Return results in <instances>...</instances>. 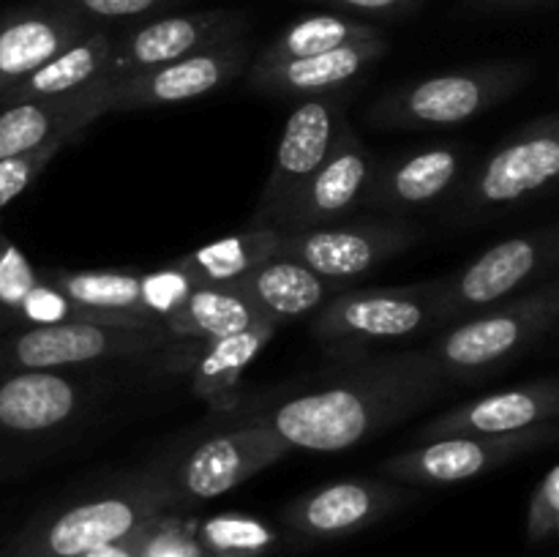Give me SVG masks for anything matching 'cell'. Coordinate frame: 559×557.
I'll return each mask as SVG.
<instances>
[{
  "label": "cell",
  "instance_id": "17",
  "mask_svg": "<svg viewBox=\"0 0 559 557\" xmlns=\"http://www.w3.org/2000/svg\"><path fill=\"white\" fill-rule=\"evenodd\" d=\"M473 167V147L464 142H435L380 158L369 180L360 213L404 216L440 205Z\"/></svg>",
  "mask_w": 559,
  "mask_h": 557
},
{
  "label": "cell",
  "instance_id": "3",
  "mask_svg": "<svg viewBox=\"0 0 559 557\" xmlns=\"http://www.w3.org/2000/svg\"><path fill=\"white\" fill-rule=\"evenodd\" d=\"M559 320V278L442 328L429 355L448 382H469L508 369L540 347Z\"/></svg>",
  "mask_w": 559,
  "mask_h": 557
},
{
  "label": "cell",
  "instance_id": "14",
  "mask_svg": "<svg viewBox=\"0 0 559 557\" xmlns=\"http://www.w3.org/2000/svg\"><path fill=\"white\" fill-rule=\"evenodd\" d=\"M251 58L249 38L218 44L202 52L186 55L173 63L126 74L107 82V112H131V109H156L169 104L194 102L222 91L229 82L246 74Z\"/></svg>",
  "mask_w": 559,
  "mask_h": 557
},
{
  "label": "cell",
  "instance_id": "33",
  "mask_svg": "<svg viewBox=\"0 0 559 557\" xmlns=\"http://www.w3.org/2000/svg\"><path fill=\"white\" fill-rule=\"evenodd\" d=\"M71 142H74V137H55L47 145L36 147V151L0 158V213H3L5 205H11L22 191L31 189V186L41 178L44 169L49 167V162H52L66 145H71Z\"/></svg>",
  "mask_w": 559,
  "mask_h": 557
},
{
  "label": "cell",
  "instance_id": "15",
  "mask_svg": "<svg viewBox=\"0 0 559 557\" xmlns=\"http://www.w3.org/2000/svg\"><path fill=\"white\" fill-rule=\"evenodd\" d=\"M418 497L388 478H344L304 491L282 511V528L306 541H336L369 530Z\"/></svg>",
  "mask_w": 559,
  "mask_h": 557
},
{
  "label": "cell",
  "instance_id": "16",
  "mask_svg": "<svg viewBox=\"0 0 559 557\" xmlns=\"http://www.w3.org/2000/svg\"><path fill=\"white\" fill-rule=\"evenodd\" d=\"M289 451L293 448L276 431H271L260 420L246 418L235 429L207 437L200 446L191 448L169 470V484L180 506L189 500H213L233 491L243 481L254 478Z\"/></svg>",
  "mask_w": 559,
  "mask_h": 557
},
{
  "label": "cell",
  "instance_id": "28",
  "mask_svg": "<svg viewBox=\"0 0 559 557\" xmlns=\"http://www.w3.org/2000/svg\"><path fill=\"white\" fill-rule=\"evenodd\" d=\"M267 322L254 309L249 298L238 287H211L200 284L189 293V298L164 320V331L169 339H189V342H216L233 333Z\"/></svg>",
  "mask_w": 559,
  "mask_h": 557
},
{
  "label": "cell",
  "instance_id": "12",
  "mask_svg": "<svg viewBox=\"0 0 559 557\" xmlns=\"http://www.w3.org/2000/svg\"><path fill=\"white\" fill-rule=\"evenodd\" d=\"M38 276L66 295L74 306L126 315L162 325L194 289L191 278L175 262L156 271L131 268H96V271H69V268H38Z\"/></svg>",
  "mask_w": 559,
  "mask_h": 557
},
{
  "label": "cell",
  "instance_id": "29",
  "mask_svg": "<svg viewBox=\"0 0 559 557\" xmlns=\"http://www.w3.org/2000/svg\"><path fill=\"white\" fill-rule=\"evenodd\" d=\"M380 36L382 31L374 22L355 20V16L347 14H309L284 27L271 44H265L251 58L249 66L287 63V60L311 58V55L331 52V49L358 42H371V38Z\"/></svg>",
  "mask_w": 559,
  "mask_h": 557
},
{
  "label": "cell",
  "instance_id": "13",
  "mask_svg": "<svg viewBox=\"0 0 559 557\" xmlns=\"http://www.w3.org/2000/svg\"><path fill=\"white\" fill-rule=\"evenodd\" d=\"M246 31H249V16L235 9L183 11V14H162L134 22L123 31H115L104 80L112 82L153 66L173 63L186 55L243 38Z\"/></svg>",
  "mask_w": 559,
  "mask_h": 557
},
{
  "label": "cell",
  "instance_id": "18",
  "mask_svg": "<svg viewBox=\"0 0 559 557\" xmlns=\"http://www.w3.org/2000/svg\"><path fill=\"white\" fill-rule=\"evenodd\" d=\"M377 162L380 156L360 140L358 131L349 123L344 126L331 156L311 175L298 200L293 202L282 229L300 233V229L328 227L358 216Z\"/></svg>",
  "mask_w": 559,
  "mask_h": 557
},
{
  "label": "cell",
  "instance_id": "26",
  "mask_svg": "<svg viewBox=\"0 0 559 557\" xmlns=\"http://www.w3.org/2000/svg\"><path fill=\"white\" fill-rule=\"evenodd\" d=\"M278 246H282V229L243 227L240 233L213 240V244L189 251V254H180L175 265L191 278L194 287H200V284L235 287L257 268L278 257Z\"/></svg>",
  "mask_w": 559,
  "mask_h": 557
},
{
  "label": "cell",
  "instance_id": "8",
  "mask_svg": "<svg viewBox=\"0 0 559 557\" xmlns=\"http://www.w3.org/2000/svg\"><path fill=\"white\" fill-rule=\"evenodd\" d=\"M169 342L164 328L66 320L0 333V375L11 371H74L107 360L156 355Z\"/></svg>",
  "mask_w": 559,
  "mask_h": 557
},
{
  "label": "cell",
  "instance_id": "32",
  "mask_svg": "<svg viewBox=\"0 0 559 557\" xmlns=\"http://www.w3.org/2000/svg\"><path fill=\"white\" fill-rule=\"evenodd\" d=\"M49 3L71 11L91 27H112L169 14V9L183 0H49Z\"/></svg>",
  "mask_w": 559,
  "mask_h": 557
},
{
  "label": "cell",
  "instance_id": "4",
  "mask_svg": "<svg viewBox=\"0 0 559 557\" xmlns=\"http://www.w3.org/2000/svg\"><path fill=\"white\" fill-rule=\"evenodd\" d=\"M533 66L522 60H486L402 82L377 96L364 120L382 131H426L462 126L522 91Z\"/></svg>",
  "mask_w": 559,
  "mask_h": 557
},
{
  "label": "cell",
  "instance_id": "38",
  "mask_svg": "<svg viewBox=\"0 0 559 557\" xmlns=\"http://www.w3.org/2000/svg\"><path fill=\"white\" fill-rule=\"evenodd\" d=\"M191 557H207V555H205V552H202V549H197L194 555H191Z\"/></svg>",
  "mask_w": 559,
  "mask_h": 557
},
{
  "label": "cell",
  "instance_id": "20",
  "mask_svg": "<svg viewBox=\"0 0 559 557\" xmlns=\"http://www.w3.org/2000/svg\"><path fill=\"white\" fill-rule=\"evenodd\" d=\"M276 328L273 322H260L216 342L169 339L156 355H164L167 371H189L191 391L207 407L216 413H229L238 404V382L246 366L265 349V344H271Z\"/></svg>",
  "mask_w": 559,
  "mask_h": 557
},
{
  "label": "cell",
  "instance_id": "24",
  "mask_svg": "<svg viewBox=\"0 0 559 557\" xmlns=\"http://www.w3.org/2000/svg\"><path fill=\"white\" fill-rule=\"evenodd\" d=\"M102 115H107V80L66 96L9 104L0 109V158L36 151L55 137L76 140Z\"/></svg>",
  "mask_w": 559,
  "mask_h": 557
},
{
  "label": "cell",
  "instance_id": "7",
  "mask_svg": "<svg viewBox=\"0 0 559 557\" xmlns=\"http://www.w3.org/2000/svg\"><path fill=\"white\" fill-rule=\"evenodd\" d=\"M559 227L546 224L540 229L511 235L480 251L475 260L459 268L453 276L440 278L437 295V328H448L469 315L491 309L497 304L538 287L557 276Z\"/></svg>",
  "mask_w": 559,
  "mask_h": 557
},
{
  "label": "cell",
  "instance_id": "1",
  "mask_svg": "<svg viewBox=\"0 0 559 557\" xmlns=\"http://www.w3.org/2000/svg\"><path fill=\"white\" fill-rule=\"evenodd\" d=\"M448 391L451 382L429 349H399L355 360L331 382L278 399L249 418L276 431L293 451L336 453L404 424Z\"/></svg>",
  "mask_w": 559,
  "mask_h": 557
},
{
  "label": "cell",
  "instance_id": "30",
  "mask_svg": "<svg viewBox=\"0 0 559 557\" xmlns=\"http://www.w3.org/2000/svg\"><path fill=\"white\" fill-rule=\"evenodd\" d=\"M197 546L207 557H271L282 544V535L254 513H213L194 522Z\"/></svg>",
  "mask_w": 559,
  "mask_h": 557
},
{
  "label": "cell",
  "instance_id": "2",
  "mask_svg": "<svg viewBox=\"0 0 559 557\" xmlns=\"http://www.w3.org/2000/svg\"><path fill=\"white\" fill-rule=\"evenodd\" d=\"M180 508L169 470L153 464L126 475L96 495L33 519L0 557H76L134 533L162 513Z\"/></svg>",
  "mask_w": 559,
  "mask_h": 557
},
{
  "label": "cell",
  "instance_id": "11",
  "mask_svg": "<svg viewBox=\"0 0 559 557\" xmlns=\"http://www.w3.org/2000/svg\"><path fill=\"white\" fill-rule=\"evenodd\" d=\"M557 420L530 426L508 435H467L440 437V440L418 442L415 448L399 451L377 464L382 478L413 486H451L462 481L480 478L495 473L502 464L540 451L557 440Z\"/></svg>",
  "mask_w": 559,
  "mask_h": 557
},
{
  "label": "cell",
  "instance_id": "6",
  "mask_svg": "<svg viewBox=\"0 0 559 557\" xmlns=\"http://www.w3.org/2000/svg\"><path fill=\"white\" fill-rule=\"evenodd\" d=\"M440 278L407 287H347L311 315L309 333L322 349L342 358L366 347L437 331Z\"/></svg>",
  "mask_w": 559,
  "mask_h": 557
},
{
  "label": "cell",
  "instance_id": "25",
  "mask_svg": "<svg viewBox=\"0 0 559 557\" xmlns=\"http://www.w3.org/2000/svg\"><path fill=\"white\" fill-rule=\"evenodd\" d=\"M235 287L273 325L293 322L298 317H311L328 298L347 289L336 282H328L320 273L300 265L298 260H289V257H273Z\"/></svg>",
  "mask_w": 559,
  "mask_h": 557
},
{
  "label": "cell",
  "instance_id": "22",
  "mask_svg": "<svg viewBox=\"0 0 559 557\" xmlns=\"http://www.w3.org/2000/svg\"><path fill=\"white\" fill-rule=\"evenodd\" d=\"M388 55L385 36L371 42L347 44V47L331 49V52L311 55V58L287 60L273 66H249L246 80L251 91L271 98H304L331 96L342 93L344 87L355 85L369 69H374Z\"/></svg>",
  "mask_w": 559,
  "mask_h": 557
},
{
  "label": "cell",
  "instance_id": "27",
  "mask_svg": "<svg viewBox=\"0 0 559 557\" xmlns=\"http://www.w3.org/2000/svg\"><path fill=\"white\" fill-rule=\"evenodd\" d=\"M115 31L109 27H96L80 38L76 44L66 47L47 63L38 66L33 74L16 87H11L0 104L9 107L16 102H31V98H49V96H66V93H76L82 87L93 85V82L104 80V69H107L109 49H112Z\"/></svg>",
  "mask_w": 559,
  "mask_h": 557
},
{
  "label": "cell",
  "instance_id": "5",
  "mask_svg": "<svg viewBox=\"0 0 559 557\" xmlns=\"http://www.w3.org/2000/svg\"><path fill=\"white\" fill-rule=\"evenodd\" d=\"M559 178V115L546 112L519 126L484 162L469 167L445 200V222L456 227L527 205Z\"/></svg>",
  "mask_w": 559,
  "mask_h": 557
},
{
  "label": "cell",
  "instance_id": "10",
  "mask_svg": "<svg viewBox=\"0 0 559 557\" xmlns=\"http://www.w3.org/2000/svg\"><path fill=\"white\" fill-rule=\"evenodd\" d=\"M347 123V102L342 93L304 98L295 104L284 123L271 175L262 186V194L246 227L282 229L293 202L298 200L311 175L331 156Z\"/></svg>",
  "mask_w": 559,
  "mask_h": 557
},
{
  "label": "cell",
  "instance_id": "34",
  "mask_svg": "<svg viewBox=\"0 0 559 557\" xmlns=\"http://www.w3.org/2000/svg\"><path fill=\"white\" fill-rule=\"evenodd\" d=\"M559 535V467L551 464L527 502V544L544 546Z\"/></svg>",
  "mask_w": 559,
  "mask_h": 557
},
{
  "label": "cell",
  "instance_id": "9",
  "mask_svg": "<svg viewBox=\"0 0 559 557\" xmlns=\"http://www.w3.org/2000/svg\"><path fill=\"white\" fill-rule=\"evenodd\" d=\"M426 229L404 216H377L364 222H338L328 227L287 233L282 229L278 257L298 260L328 282L353 287L358 278L369 276L385 262L396 260L413 249Z\"/></svg>",
  "mask_w": 559,
  "mask_h": 557
},
{
  "label": "cell",
  "instance_id": "21",
  "mask_svg": "<svg viewBox=\"0 0 559 557\" xmlns=\"http://www.w3.org/2000/svg\"><path fill=\"white\" fill-rule=\"evenodd\" d=\"M96 31L71 11L33 0L0 14V98L27 74Z\"/></svg>",
  "mask_w": 559,
  "mask_h": 557
},
{
  "label": "cell",
  "instance_id": "23",
  "mask_svg": "<svg viewBox=\"0 0 559 557\" xmlns=\"http://www.w3.org/2000/svg\"><path fill=\"white\" fill-rule=\"evenodd\" d=\"M93 386L71 371L0 375V431L44 435L74 420L87 407Z\"/></svg>",
  "mask_w": 559,
  "mask_h": 557
},
{
  "label": "cell",
  "instance_id": "37",
  "mask_svg": "<svg viewBox=\"0 0 559 557\" xmlns=\"http://www.w3.org/2000/svg\"><path fill=\"white\" fill-rule=\"evenodd\" d=\"M153 522V519H151ZM151 522L136 528L134 533H129L126 538L115 541V544L102 546V549H93L85 552V555H76V557H142V549H145V538H147V530H151Z\"/></svg>",
  "mask_w": 559,
  "mask_h": 557
},
{
  "label": "cell",
  "instance_id": "19",
  "mask_svg": "<svg viewBox=\"0 0 559 557\" xmlns=\"http://www.w3.org/2000/svg\"><path fill=\"white\" fill-rule=\"evenodd\" d=\"M559 415V382L557 377L519 382L506 391L486 393L473 402L456 404L437 418L426 420L415 431V442L440 440V437L467 435H508L530 426L549 424Z\"/></svg>",
  "mask_w": 559,
  "mask_h": 557
},
{
  "label": "cell",
  "instance_id": "36",
  "mask_svg": "<svg viewBox=\"0 0 559 557\" xmlns=\"http://www.w3.org/2000/svg\"><path fill=\"white\" fill-rule=\"evenodd\" d=\"M557 0H459L456 11L464 16H500L522 14V11L549 9Z\"/></svg>",
  "mask_w": 559,
  "mask_h": 557
},
{
  "label": "cell",
  "instance_id": "31",
  "mask_svg": "<svg viewBox=\"0 0 559 557\" xmlns=\"http://www.w3.org/2000/svg\"><path fill=\"white\" fill-rule=\"evenodd\" d=\"M38 268L0 227V333L20 331L22 306L38 284Z\"/></svg>",
  "mask_w": 559,
  "mask_h": 557
},
{
  "label": "cell",
  "instance_id": "35",
  "mask_svg": "<svg viewBox=\"0 0 559 557\" xmlns=\"http://www.w3.org/2000/svg\"><path fill=\"white\" fill-rule=\"evenodd\" d=\"M311 3L328 5L336 9L338 14L355 16V20H407V16L418 14L429 0H311Z\"/></svg>",
  "mask_w": 559,
  "mask_h": 557
}]
</instances>
